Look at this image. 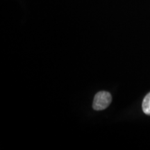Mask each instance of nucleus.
Instances as JSON below:
<instances>
[{"mask_svg":"<svg viewBox=\"0 0 150 150\" xmlns=\"http://www.w3.org/2000/svg\"><path fill=\"white\" fill-rule=\"evenodd\" d=\"M112 101L111 95L106 91L99 92L95 95L93 101V108L96 110H104L109 106Z\"/></svg>","mask_w":150,"mask_h":150,"instance_id":"obj_1","label":"nucleus"},{"mask_svg":"<svg viewBox=\"0 0 150 150\" xmlns=\"http://www.w3.org/2000/svg\"><path fill=\"white\" fill-rule=\"evenodd\" d=\"M142 110L146 115H150V93L146 95L142 104Z\"/></svg>","mask_w":150,"mask_h":150,"instance_id":"obj_2","label":"nucleus"}]
</instances>
